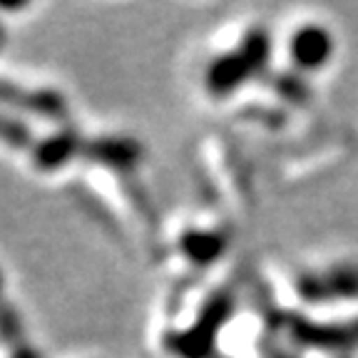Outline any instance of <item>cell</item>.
Masks as SVG:
<instances>
[{"label": "cell", "instance_id": "obj_1", "mask_svg": "<svg viewBox=\"0 0 358 358\" xmlns=\"http://www.w3.org/2000/svg\"><path fill=\"white\" fill-rule=\"evenodd\" d=\"M0 105L17 107V110L35 112V115L52 120H62L67 115V100L62 92L52 87H20L10 80H0Z\"/></svg>", "mask_w": 358, "mask_h": 358}, {"label": "cell", "instance_id": "obj_2", "mask_svg": "<svg viewBox=\"0 0 358 358\" xmlns=\"http://www.w3.org/2000/svg\"><path fill=\"white\" fill-rule=\"evenodd\" d=\"M83 137L73 127L57 129L33 145V164L40 172H55V169L65 167L73 157L83 155Z\"/></svg>", "mask_w": 358, "mask_h": 358}, {"label": "cell", "instance_id": "obj_3", "mask_svg": "<svg viewBox=\"0 0 358 358\" xmlns=\"http://www.w3.org/2000/svg\"><path fill=\"white\" fill-rule=\"evenodd\" d=\"M83 157H87L90 162L117 169V172H129L140 162L142 147L129 137H95L85 142Z\"/></svg>", "mask_w": 358, "mask_h": 358}, {"label": "cell", "instance_id": "obj_4", "mask_svg": "<svg viewBox=\"0 0 358 358\" xmlns=\"http://www.w3.org/2000/svg\"><path fill=\"white\" fill-rule=\"evenodd\" d=\"M291 50H294L296 62H301V65H306V67H316L329 57L331 40L324 30L308 28L294 38V48H291Z\"/></svg>", "mask_w": 358, "mask_h": 358}, {"label": "cell", "instance_id": "obj_5", "mask_svg": "<svg viewBox=\"0 0 358 358\" xmlns=\"http://www.w3.org/2000/svg\"><path fill=\"white\" fill-rule=\"evenodd\" d=\"M0 140L6 145L15 147V150H33V145L38 140L33 137V129L22 120H15L6 112H0Z\"/></svg>", "mask_w": 358, "mask_h": 358}, {"label": "cell", "instance_id": "obj_6", "mask_svg": "<svg viewBox=\"0 0 358 358\" xmlns=\"http://www.w3.org/2000/svg\"><path fill=\"white\" fill-rule=\"evenodd\" d=\"M0 338L13 346L22 341V319L15 306L8 301H0Z\"/></svg>", "mask_w": 358, "mask_h": 358}, {"label": "cell", "instance_id": "obj_7", "mask_svg": "<svg viewBox=\"0 0 358 358\" xmlns=\"http://www.w3.org/2000/svg\"><path fill=\"white\" fill-rule=\"evenodd\" d=\"M10 358H43V356H40L33 346H28L25 341H20L10 348Z\"/></svg>", "mask_w": 358, "mask_h": 358}, {"label": "cell", "instance_id": "obj_8", "mask_svg": "<svg viewBox=\"0 0 358 358\" xmlns=\"http://www.w3.org/2000/svg\"><path fill=\"white\" fill-rule=\"evenodd\" d=\"M3 289H6V279H3V268H0V301H3Z\"/></svg>", "mask_w": 358, "mask_h": 358}]
</instances>
